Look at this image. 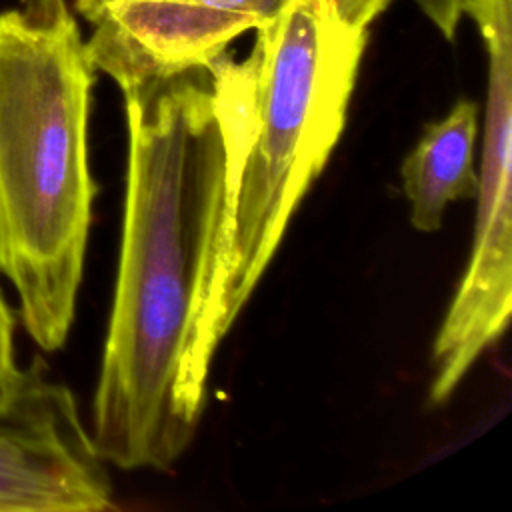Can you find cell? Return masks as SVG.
<instances>
[{
	"label": "cell",
	"mask_w": 512,
	"mask_h": 512,
	"mask_svg": "<svg viewBox=\"0 0 512 512\" xmlns=\"http://www.w3.org/2000/svg\"><path fill=\"white\" fill-rule=\"evenodd\" d=\"M94 74L66 0H18L0 14V274L44 352L66 344L84 272Z\"/></svg>",
	"instance_id": "cell-2"
},
{
	"label": "cell",
	"mask_w": 512,
	"mask_h": 512,
	"mask_svg": "<svg viewBox=\"0 0 512 512\" xmlns=\"http://www.w3.org/2000/svg\"><path fill=\"white\" fill-rule=\"evenodd\" d=\"M342 6L362 24L370 26L382 12L390 8L394 0H340ZM422 14L440 30L448 40L456 36V30L466 16L468 0H412Z\"/></svg>",
	"instance_id": "cell-8"
},
{
	"label": "cell",
	"mask_w": 512,
	"mask_h": 512,
	"mask_svg": "<svg viewBox=\"0 0 512 512\" xmlns=\"http://www.w3.org/2000/svg\"><path fill=\"white\" fill-rule=\"evenodd\" d=\"M290 0H74L90 24L88 58L114 82L208 68L232 40Z\"/></svg>",
	"instance_id": "cell-6"
},
{
	"label": "cell",
	"mask_w": 512,
	"mask_h": 512,
	"mask_svg": "<svg viewBox=\"0 0 512 512\" xmlns=\"http://www.w3.org/2000/svg\"><path fill=\"white\" fill-rule=\"evenodd\" d=\"M128 172L92 440L120 470H168L206 406L218 292L250 144L240 60L116 82Z\"/></svg>",
	"instance_id": "cell-1"
},
{
	"label": "cell",
	"mask_w": 512,
	"mask_h": 512,
	"mask_svg": "<svg viewBox=\"0 0 512 512\" xmlns=\"http://www.w3.org/2000/svg\"><path fill=\"white\" fill-rule=\"evenodd\" d=\"M108 508L106 460L80 418L76 398L34 356L0 404V512Z\"/></svg>",
	"instance_id": "cell-5"
},
{
	"label": "cell",
	"mask_w": 512,
	"mask_h": 512,
	"mask_svg": "<svg viewBox=\"0 0 512 512\" xmlns=\"http://www.w3.org/2000/svg\"><path fill=\"white\" fill-rule=\"evenodd\" d=\"M488 60L470 260L432 348L428 400L444 404L508 328L512 310V0H472Z\"/></svg>",
	"instance_id": "cell-4"
},
{
	"label": "cell",
	"mask_w": 512,
	"mask_h": 512,
	"mask_svg": "<svg viewBox=\"0 0 512 512\" xmlns=\"http://www.w3.org/2000/svg\"><path fill=\"white\" fill-rule=\"evenodd\" d=\"M478 112V102L460 98L444 118L426 126L404 158L400 176L416 230L436 232L450 202L476 198Z\"/></svg>",
	"instance_id": "cell-7"
},
{
	"label": "cell",
	"mask_w": 512,
	"mask_h": 512,
	"mask_svg": "<svg viewBox=\"0 0 512 512\" xmlns=\"http://www.w3.org/2000/svg\"><path fill=\"white\" fill-rule=\"evenodd\" d=\"M368 28L340 0H290L254 30V44L240 60L252 130L208 318L214 352L344 132Z\"/></svg>",
	"instance_id": "cell-3"
},
{
	"label": "cell",
	"mask_w": 512,
	"mask_h": 512,
	"mask_svg": "<svg viewBox=\"0 0 512 512\" xmlns=\"http://www.w3.org/2000/svg\"><path fill=\"white\" fill-rule=\"evenodd\" d=\"M20 376L14 358V314L0 292V404L8 400Z\"/></svg>",
	"instance_id": "cell-9"
}]
</instances>
